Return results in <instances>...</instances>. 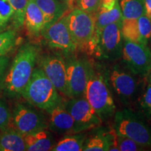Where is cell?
<instances>
[{
  "instance_id": "6da1fadb",
  "label": "cell",
  "mask_w": 151,
  "mask_h": 151,
  "mask_svg": "<svg viewBox=\"0 0 151 151\" xmlns=\"http://www.w3.org/2000/svg\"><path fill=\"white\" fill-rule=\"evenodd\" d=\"M39 52V48L30 43L20 47L4 78V88L7 94L21 95L32 75Z\"/></svg>"
},
{
  "instance_id": "7a4b0ae2",
  "label": "cell",
  "mask_w": 151,
  "mask_h": 151,
  "mask_svg": "<svg viewBox=\"0 0 151 151\" xmlns=\"http://www.w3.org/2000/svg\"><path fill=\"white\" fill-rule=\"evenodd\" d=\"M21 95L31 104L47 112L62 103L58 90L40 67L35 68Z\"/></svg>"
},
{
  "instance_id": "3957f363",
  "label": "cell",
  "mask_w": 151,
  "mask_h": 151,
  "mask_svg": "<svg viewBox=\"0 0 151 151\" xmlns=\"http://www.w3.org/2000/svg\"><path fill=\"white\" fill-rule=\"evenodd\" d=\"M84 97L101 120L111 118L115 114L116 106L112 97L108 79L105 76L90 69Z\"/></svg>"
},
{
  "instance_id": "277c9868",
  "label": "cell",
  "mask_w": 151,
  "mask_h": 151,
  "mask_svg": "<svg viewBox=\"0 0 151 151\" xmlns=\"http://www.w3.org/2000/svg\"><path fill=\"white\" fill-rule=\"evenodd\" d=\"M122 22H115L94 32L89 47L98 58L114 61L121 58L123 38L121 33Z\"/></svg>"
},
{
  "instance_id": "5b68a950",
  "label": "cell",
  "mask_w": 151,
  "mask_h": 151,
  "mask_svg": "<svg viewBox=\"0 0 151 151\" xmlns=\"http://www.w3.org/2000/svg\"><path fill=\"white\" fill-rule=\"evenodd\" d=\"M114 129L117 134L131 139L144 148H151V128L129 109L116 111Z\"/></svg>"
},
{
  "instance_id": "8992f818",
  "label": "cell",
  "mask_w": 151,
  "mask_h": 151,
  "mask_svg": "<svg viewBox=\"0 0 151 151\" xmlns=\"http://www.w3.org/2000/svg\"><path fill=\"white\" fill-rule=\"evenodd\" d=\"M126 68V67H125ZM135 74L119 66H114L109 71V84L124 104L130 105L138 99L139 83Z\"/></svg>"
},
{
  "instance_id": "52a82bcc",
  "label": "cell",
  "mask_w": 151,
  "mask_h": 151,
  "mask_svg": "<svg viewBox=\"0 0 151 151\" xmlns=\"http://www.w3.org/2000/svg\"><path fill=\"white\" fill-rule=\"evenodd\" d=\"M67 24L77 47H88L95 31L94 14L74 8L67 15Z\"/></svg>"
},
{
  "instance_id": "ba28073f",
  "label": "cell",
  "mask_w": 151,
  "mask_h": 151,
  "mask_svg": "<svg viewBox=\"0 0 151 151\" xmlns=\"http://www.w3.org/2000/svg\"><path fill=\"white\" fill-rule=\"evenodd\" d=\"M68 97L84 96L92 65L84 58L71 55L65 60Z\"/></svg>"
},
{
  "instance_id": "9c48e42d",
  "label": "cell",
  "mask_w": 151,
  "mask_h": 151,
  "mask_svg": "<svg viewBox=\"0 0 151 151\" xmlns=\"http://www.w3.org/2000/svg\"><path fill=\"white\" fill-rule=\"evenodd\" d=\"M128 70L139 76H147L151 69V50L148 46L124 40L121 56Z\"/></svg>"
},
{
  "instance_id": "30bf717a",
  "label": "cell",
  "mask_w": 151,
  "mask_h": 151,
  "mask_svg": "<svg viewBox=\"0 0 151 151\" xmlns=\"http://www.w3.org/2000/svg\"><path fill=\"white\" fill-rule=\"evenodd\" d=\"M67 15H64L55 22L43 27L41 35L50 48L68 54L74 52L78 47L68 27Z\"/></svg>"
},
{
  "instance_id": "8fae6325",
  "label": "cell",
  "mask_w": 151,
  "mask_h": 151,
  "mask_svg": "<svg viewBox=\"0 0 151 151\" xmlns=\"http://www.w3.org/2000/svg\"><path fill=\"white\" fill-rule=\"evenodd\" d=\"M12 121L14 129L24 136L46 129L48 127L46 119L40 113L22 104L14 108Z\"/></svg>"
},
{
  "instance_id": "7c38bea8",
  "label": "cell",
  "mask_w": 151,
  "mask_h": 151,
  "mask_svg": "<svg viewBox=\"0 0 151 151\" xmlns=\"http://www.w3.org/2000/svg\"><path fill=\"white\" fill-rule=\"evenodd\" d=\"M63 104L82 132L100 125L102 122L84 96L71 98Z\"/></svg>"
},
{
  "instance_id": "4fadbf2b",
  "label": "cell",
  "mask_w": 151,
  "mask_h": 151,
  "mask_svg": "<svg viewBox=\"0 0 151 151\" xmlns=\"http://www.w3.org/2000/svg\"><path fill=\"white\" fill-rule=\"evenodd\" d=\"M40 68L60 93L68 97L67 68L61 56L48 55L40 58Z\"/></svg>"
},
{
  "instance_id": "5bb4252c",
  "label": "cell",
  "mask_w": 151,
  "mask_h": 151,
  "mask_svg": "<svg viewBox=\"0 0 151 151\" xmlns=\"http://www.w3.org/2000/svg\"><path fill=\"white\" fill-rule=\"evenodd\" d=\"M48 113L50 115L49 127L52 131L60 134H70L82 132L63 103L57 105Z\"/></svg>"
},
{
  "instance_id": "9a60e30c",
  "label": "cell",
  "mask_w": 151,
  "mask_h": 151,
  "mask_svg": "<svg viewBox=\"0 0 151 151\" xmlns=\"http://www.w3.org/2000/svg\"><path fill=\"white\" fill-rule=\"evenodd\" d=\"M83 150H119L117 143V134L115 129L106 132L104 131L103 129L99 130L90 137H87Z\"/></svg>"
},
{
  "instance_id": "2e32d148",
  "label": "cell",
  "mask_w": 151,
  "mask_h": 151,
  "mask_svg": "<svg viewBox=\"0 0 151 151\" xmlns=\"http://www.w3.org/2000/svg\"><path fill=\"white\" fill-rule=\"evenodd\" d=\"M35 1L43 15L44 27L52 24L65 15L69 8L66 1L35 0Z\"/></svg>"
},
{
  "instance_id": "e0dca14e",
  "label": "cell",
  "mask_w": 151,
  "mask_h": 151,
  "mask_svg": "<svg viewBox=\"0 0 151 151\" xmlns=\"http://www.w3.org/2000/svg\"><path fill=\"white\" fill-rule=\"evenodd\" d=\"M24 25L30 36L37 37L41 35L44 27V18L35 0L28 1L24 15Z\"/></svg>"
},
{
  "instance_id": "ac0fdd59",
  "label": "cell",
  "mask_w": 151,
  "mask_h": 151,
  "mask_svg": "<svg viewBox=\"0 0 151 151\" xmlns=\"http://www.w3.org/2000/svg\"><path fill=\"white\" fill-rule=\"evenodd\" d=\"M24 141L28 151L51 150L55 145L52 136L45 129L25 135Z\"/></svg>"
},
{
  "instance_id": "d6986e66",
  "label": "cell",
  "mask_w": 151,
  "mask_h": 151,
  "mask_svg": "<svg viewBox=\"0 0 151 151\" xmlns=\"http://www.w3.org/2000/svg\"><path fill=\"white\" fill-rule=\"evenodd\" d=\"M26 150L24 136L13 128L4 129L0 134V151Z\"/></svg>"
},
{
  "instance_id": "ffe728a7",
  "label": "cell",
  "mask_w": 151,
  "mask_h": 151,
  "mask_svg": "<svg viewBox=\"0 0 151 151\" xmlns=\"http://www.w3.org/2000/svg\"><path fill=\"white\" fill-rule=\"evenodd\" d=\"M95 31L94 32H99L109 24L115 22H122V11L119 5L118 0L116 4L110 10H103L99 9L95 14Z\"/></svg>"
},
{
  "instance_id": "44dd1931",
  "label": "cell",
  "mask_w": 151,
  "mask_h": 151,
  "mask_svg": "<svg viewBox=\"0 0 151 151\" xmlns=\"http://www.w3.org/2000/svg\"><path fill=\"white\" fill-rule=\"evenodd\" d=\"M87 135L76 133L65 136L55 145L53 151H81L83 150Z\"/></svg>"
},
{
  "instance_id": "7402d4cb",
  "label": "cell",
  "mask_w": 151,
  "mask_h": 151,
  "mask_svg": "<svg viewBox=\"0 0 151 151\" xmlns=\"http://www.w3.org/2000/svg\"><path fill=\"white\" fill-rule=\"evenodd\" d=\"M123 18L138 19L145 14L143 0H118Z\"/></svg>"
},
{
  "instance_id": "603a6c76",
  "label": "cell",
  "mask_w": 151,
  "mask_h": 151,
  "mask_svg": "<svg viewBox=\"0 0 151 151\" xmlns=\"http://www.w3.org/2000/svg\"><path fill=\"white\" fill-rule=\"evenodd\" d=\"M121 33L124 40L143 44L137 19H122Z\"/></svg>"
},
{
  "instance_id": "cb8c5ba5",
  "label": "cell",
  "mask_w": 151,
  "mask_h": 151,
  "mask_svg": "<svg viewBox=\"0 0 151 151\" xmlns=\"http://www.w3.org/2000/svg\"><path fill=\"white\" fill-rule=\"evenodd\" d=\"M29 0H9L13 9L12 22L15 29H20L24 25L26 8Z\"/></svg>"
},
{
  "instance_id": "d4e9b609",
  "label": "cell",
  "mask_w": 151,
  "mask_h": 151,
  "mask_svg": "<svg viewBox=\"0 0 151 151\" xmlns=\"http://www.w3.org/2000/svg\"><path fill=\"white\" fill-rule=\"evenodd\" d=\"M16 43V33L14 30L0 32V57L5 56L14 48Z\"/></svg>"
},
{
  "instance_id": "484cf974",
  "label": "cell",
  "mask_w": 151,
  "mask_h": 151,
  "mask_svg": "<svg viewBox=\"0 0 151 151\" xmlns=\"http://www.w3.org/2000/svg\"><path fill=\"white\" fill-rule=\"evenodd\" d=\"M138 104L141 114L146 118H151V84L149 83L144 91L138 97Z\"/></svg>"
},
{
  "instance_id": "4316f807",
  "label": "cell",
  "mask_w": 151,
  "mask_h": 151,
  "mask_svg": "<svg viewBox=\"0 0 151 151\" xmlns=\"http://www.w3.org/2000/svg\"><path fill=\"white\" fill-rule=\"evenodd\" d=\"M12 17L13 9L9 0H0V32L6 29Z\"/></svg>"
},
{
  "instance_id": "83f0119b",
  "label": "cell",
  "mask_w": 151,
  "mask_h": 151,
  "mask_svg": "<svg viewBox=\"0 0 151 151\" xmlns=\"http://www.w3.org/2000/svg\"><path fill=\"white\" fill-rule=\"evenodd\" d=\"M137 20L143 44L148 46L151 38V20L144 14L139 17Z\"/></svg>"
},
{
  "instance_id": "f1b7e54d",
  "label": "cell",
  "mask_w": 151,
  "mask_h": 151,
  "mask_svg": "<svg viewBox=\"0 0 151 151\" xmlns=\"http://www.w3.org/2000/svg\"><path fill=\"white\" fill-rule=\"evenodd\" d=\"M117 143L119 150L120 151H137L143 150L142 146L135 142L131 139L117 134Z\"/></svg>"
},
{
  "instance_id": "f546056e",
  "label": "cell",
  "mask_w": 151,
  "mask_h": 151,
  "mask_svg": "<svg viewBox=\"0 0 151 151\" xmlns=\"http://www.w3.org/2000/svg\"><path fill=\"white\" fill-rule=\"evenodd\" d=\"M101 0H75L73 6L81 10L95 14L99 9Z\"/></svg>"
},
{
  "instance_id": "4dcf8cb0",
  "label": "cell",
  "mask_w": 151,
  "mask_h": 151,
  "mask_svg": "<svg viewBox=\"0 0 151 151\" xmlns=\"http://www.w3.org/2000/svg\"><path fill=\"white\" fill-rule=\"evenodd\" d=\"M11 118V113L8 106L0 100V129H4L8 126Z\"/></svg>"
},
{
  "instance_id": "1f68e13d",
  "label": "cell",
  "mask_w": 151,
  "mask_h": 151,
  "mask_svg": "<svg viewBox=\"0 0 151 151\" xmlns=\"http://www.w3.org/2000/svg\"><path fill=\"white\" fill-rule=\"evenodd\" d=\"M9 59L5 56L0 57V90L4 87V78L6 74L7 68L9 67Z\"/></svg>"
},
{
  "instance_id": "d6a6232c",
  "label": "cell",
  "mask_w": 151,
  "mask_h": 151,
  "mask_svg": "<svg viewBox=\"0 0 151 151\" xmlns=\"http://www.w3.org/2000/svg\"><path fill=\"white\" fill-rule=\"evenodd\" d=\"M118 0H101L99 9L103 10H110L114 6Z\"/></svg>"
},
{
  "instance_id": "836d02e7",
  "label": "cell",
  "mask_w": 151,
  "mask_h": 151,
  "mask_svg": "<svg viewBox=\"0 0 151 151\" xmlns=\"http://www.w3.org/2000/svg\"><path fill=\"white\" fill-rule=\"evenodd\" d=\"M145 6V14L151 20V0H143Z\"/></svg>"
},
{
  "instance_id": "e575fe53",
  "label": "cell",
  "mask_w": 151,
  "mask_h": 151,
  "mask_svg": "<svg viewBox=\"0 0 151 151\" xmlns=\"http://www.w3.org/2000/svg\"><path fill=\"white\" fill-rule=\"evenodd\" d=\"M75 0H67V4L69 8H73Z\"/></svg>"
},
{
  "instance_id": "d590c367",
  "label": "cell",
  "mask_w": 151,
  "mask_h": 151,
  "mask_svg": "<svg viewBox=\"0 0 151 151\" xmlns=\"http://www.w3.org/2000/svg\"><path fill=\"white\" fill-rule=\"evenodd\" d=\"M148 76V83H149L151 84V69L150 70V71H149L148 74V76Z\"/></svg>"
},
{
  "instance_id": "8d00e7d4",
  "label": "cell",
  "mask_w": 151,
  "mask_h": 151,
  "mask_svg": "<svg viewBox=\"0 0 151 151\" xmlns=\"http://www.w3.org/2000/svg\"><path fill=\"white\" fill-rule=\"evenodd\" d=\"M149 42L150 43V50H151V38H150V41H149Z\"/></svg>"
},
{
  "instance_id": "74e56055",
  "label": "cell",
  "mask_w": 151,
  "mask_h": 151,
  "mask_svg": "<svg viewBox=\"0 0 151 151\" xmlns=\"http://www.w3.org/2000/svg\"><path fill=\"white\" fill-rule=\"evenodd\" d=\"M65 1H67V0H65Z\"/></svg>"
},
{
  "instance_id": "f35d334b",
  "label": "cell",
  "mask_w": 151,
  "mask_h": 151,
  "mask_svg": "<svg viewBox=\"0 0 151 151\" xmlns=\"http://www.w3.org/2000/svg\"></svg>"
}]
</instances>
